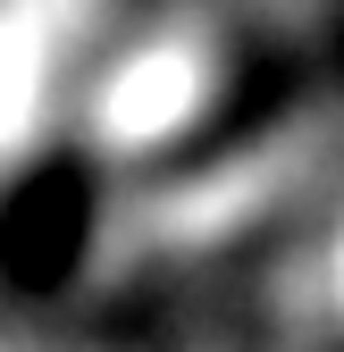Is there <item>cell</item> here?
Segmentation results:
<instances>
[{
  "label": "cell",
  "instance_id": "obj_1",
  "mask_svg": "<svg viewBox=\"0 0 344 352\" xmlns=\"http://www.w3.org/2000/svg\"><path fill=\"white\" fill-rule=\"evenodd\" d=\"M327 294H336V319H344V243H336V269H327Z\"/></svg>",
  "mask_w": 344,
  "mask_h": 352
}]
</instances>
